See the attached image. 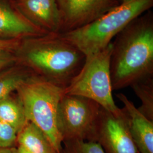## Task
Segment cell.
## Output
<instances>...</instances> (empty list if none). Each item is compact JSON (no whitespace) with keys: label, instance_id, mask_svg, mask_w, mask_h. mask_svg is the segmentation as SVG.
<instances>
[{"label":"cell","instance_id":"1","mask_svg":"<svg viewBox=\"0 0 153 153\" xmlns=\"http://www.w3.org/2000/svg\"><path fill=\"white\" fill-rule=\"evenodd\" d=\"M14 54L16 64L63 89L71 84L86 60L85 55L59 33L22 39Z\"/></svg>","mask_w":153,"mask_h":153},{"label":"cell","instance_id":"2","mask_svg":"<svg viewBox=\"0 0 153 153\" xmlns=\"http://www.w3.org/2000/svg\"><path fill=\"white\" fill-rule=\"evenodd\" d=\"M147 13L132 21L112 42L110 73L113 90L153 76V15Z\"/></svg>","mask_w":153,"mask_h":153},{"label":"cell","instance_id":"3","mask_svg":"<svg viewBox=\"0 0 153 153\" xmlns=\"http://www.w3.org/2000/svg\"><path fill=\"white\" fill-rule=\"evenodd\" d=\"M153 5V0L121 4L82 27L59 35L87 57L105 49L128 25Z\"/></svg>","mask_w":153,"mask_h":153},{"label":"cell","instance_id":"4","mask_svg":"<svg viewBox=\"0 0 153 153\" xmlns=\"http://www.w3.org/2000/svg\"><path fill=\"white\" fill-rule=\"evenodd\" d=\"M64 89L32 74L16 90L28 121L44 133L59 153L62 141L57 128L59 104Z\"/></svg>","mask_w":153,"mask_h":153},{"label":"cell","instance_id":"5","mask_svg":"<svg viewBox=\"0 0 153 153\" xmlns=\"http://www.w3.org/2000/svg\"><path fill=\"white\" fill-rule=\"evenodd\" d=\"M113 49L111 42L105 48L86 57L81 70L64 89L65 95H76L90 99L103 108L115 115L121 108L115 104L112 97L110 60Z\"/></svg>","mask_w":153,"mask_h":153},{"label":"cell","instance_id":"6","mask_svg":"<svg viewBox=\"0 0 153 153\" xmlns=\"http://www.w3.org/2000/svg\"><path fill=\"white\" fill-rule=\"evenodd\" d=\"M101 107L90 99L64 95L58 106L57 128L62 142L70 140L97 142Z\"/></svg>","mask_w":153,"mask_h":153},{"label":"cell","instance_id":"7","mask_svg":"<svg viewBox=\"0 0 153 153\" xmlns=\"http://www.w3.org/2000/svg\"><path fill=\"white\" fill-rule=\"evenodd\" d=\"M97 142L105 153H137L126 120L121 108L115 115L101 107L97 130Z\"/></svg>","mask_w":153,"mask_h":153},{"label":"cell","instance_id":"8","mask_svg":"<svg viewBox=\"0 0 153 153\" xmlns=\"http://www.w3.org/2000/svg\"><path fill=\"white\" fill-rule=\"evenodd\" d=\"M56 1L61 19L60 33L82 27L120 5L117 0H56Z\"/></svg>","mask_w":153,"mask_h":153},{"label":"cell","instance_id":"9","mask_svg":"<svg viewBox=\"0 0 153 153\" xmlns=\"http://www.w3.org/2000/svg\"><path fill=\"white\" fill-rule=\"evenodd\" d=\"M23 16L47 33L60 32V12L56 0H15Z\"/></svg>","mask_w":153,"mask_h":153},{"label":"cell","instance_id":"10","mask_svg":"<svg viewBox=\"0 0 153 153\" xmlns=\"http://www.w3.org/2000/svg\"><path fill=\"white\" fill-rule=\"evenodd\" d=\"M46 34L23 16L15 0H0V40H20Z\"/></svg>","mask_w":153,"mask_h":153},{"label":"cell","instance_id":"11","mask_svg":"<svg viewBox=\"0 0 153 153\" xmlns=\"http://www.w3.org/2000/svg\"><path fill=\"white\" fill-rule=\"evenodd\" d=\"M124 104L128 129L137 150L140 153H153V121L138 110L133 102L123 94H116Z\"/></svg>","mask_w":153,"mask_h":153},{"label":"cell","instance_id":"12","mask_svg":"<svg viewBox=\"0 0 153 153\" xmlns=\"http://www.w3.org/2000/svg\"><path fill=\"white\" fill-rule=\"evenodd\" d=\"M16 145L30 153H59L44 133L28 121L18 133Z\"/></svg>","mask_w":153,"mask_h":153},{"label":"cell","instance_id":"13","mask_svg":"<svg viewBox=\"0 0 153 153\" xmlns=\"http://www.w3.org/2000/svg\"><path fill=\"white\" fill-rule=\"evenodd\" d=\"M0 119L12 126L18 133L27 123L22 102L12 94L0 100Z\"/></svg>","mask_w":153,"mask_h":153},{"label":"cell","instance_id":"14","mask_svg":"<svg viewBox=\"0 0 153 153\" xmlns=\"http://www.w3.org/2000/svg\"><path fill=\"white\" fill-rule=\"evenodd\" d=\"M32 73L18 64L0 72V100L16 91L18 88Z\"/></svg>","mask_w":153,"mask_h":153},{"label":"cell","instance_id":"15","mask_svg":"<svg viewBox=\"0 0 153 153\" xmlns=\"http://www.w3.org/2000/svg\"><path fill=\"white\" fill-rule=\"evenodd\" d=\"M131 86L141 102L137 109L153 121V76L135 82Z\"/></svg>","mask_w":153,"mask_h":153},{"label":"cell","instance_id":"16","mask_svg":"<svg viewBox=\"0 0 153 153\" xmlns=\"http://www.w3.org/2000/svg\"><path fill=\"white\" fill-rule=\"evenodd\" d=\"M61 153H105L98 142L70 140L62 142Z\"/></svg>","mask_w":153,"mask_h":153},{"label":"cell","instance_id":"17","mask_svg":"<svg viewBox=\"0 0 153 153\" xmlns=\"http://www.w3.org/2000/svg\"><path fill=\"white\" fill-rule=\"evenodd\" d=\"M17 135L15 129L0 119V149L16 146Z\"/></svg>","mask_w":153,"mask_h":153},{"label":"cell","instance_id":"18","mask_svg":"<svg viewBox=\"0 0 153 153\" xmlns=\"http://www.w3.org/2000/svg\"><path fill=\"white\" fill-rule=\"evenodd\" d=\"M16 64L14 51L9 49H0V72Z\"/></svg>","mask_w":153,"mask_h":153},{"label":"cell","instance_id":"19","mask_svg":"<svg viewBox=\"0 0 153 153\" xmlns=\"http://www.w3.org/2000/svg\"><path fill=\"white\" fill-rule=\"evenodd\" d=\"M20 40H0V49H9L14 51Z\"/></svg>","mask_w":153,"mask_h":153},{"label":"cell","instance_id":"20","mask_svg":"<svg viewBox=\"0 0 153 153\" xmlns=\"http://www.w3.org/2000/svg\"><path fill=\"white\" fill-rule=\"evenodd\" d=\"M13 153H30L26 150L24 148H22L19 145H16V146L11 148Z\"/></svg>","mask_w":153,"mask_h":153},{"label":"cell","instance_id":"21","mask_svg":"<svg viewBox=\"0 0 153 153\" xmlns=\"http://www.w3.org/2000/svg\"><path fill=\"white\" fill-rule=\"evenodd\" d=\"M0 153H13L11 148L0 149Z\"/></svg>","mask_w":153,"mask_h":153},{"label":"cell","instance_id":"22","mask_svg":"<svg viewBox=\"0 0 153 153\" xmlns=\"http://www.w3.org/2000/svg\"><path fill=\"white\" fill-rule=\"evenodd\" d=\"M117 1L120 3V4H124V3H127V2H131V1H133V0H117Z\"/></svg>","mask_w":153,"mask_h":153},{"label":"cell","instance_id":"23","mask_svg":"<svg viewBox=\"0 0 153 153\" xmlns=\"http://www.w3.org/2000/svg\"><path fill=\"white\" fill-rule=\"evenodd\" d=\"M137 153H140V152H138V151H137Z\"/></svg>","mask_w":153,"mask_h":153}]
</instances>
